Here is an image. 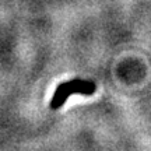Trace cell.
Instances as JSON below:
<instances>
[{
    "label": "cell",
    "mask_w": 151,
    "mask_h": 151,
    "mask_svg": "<svg viewBox=\"0 0 151 151\" xmlns=\"http://www.w3.org/2000/svg\"><path fill=\"white\" fill-rule=\"evenodd\" d=\"M97 90L95 83L90 80H81V78H74L70 81L62 83L56 91L53 97L50 99V108L59 109L63 106V104L67 101V98L73 94H83V95H92Z\"/></svg>",
    "instance_id": "1"
}]
</instances>
